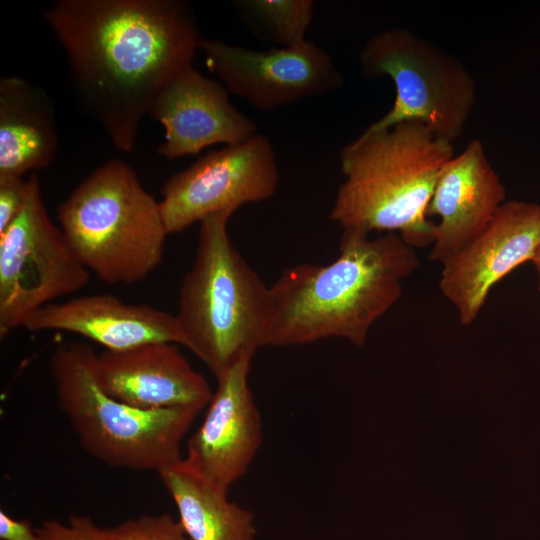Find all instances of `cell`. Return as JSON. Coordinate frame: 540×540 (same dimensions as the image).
<instances>
[{
    "mask_svg": "<svg viewBox=\"0 0 540 540\" xmlns=\"http://www.w3.org/2000/svg\"><path fill=\"white\" fill-rule=\"evenodd\" d=\"M43 19L70 80L116 149L129 153L164 86L192 65L202 37L180 0H58Z\"/></svg>",
    "mask_w": 540,
    "mask_h": 540,
    "instance_id": "6da1fadb",
    "label": "cell"
},
{
    "mask_svg": "<svg viewBox=\"0 0 540 540\" xmlns=\"http://www.w3.org/2000/svg\"><path fill=\"white\" fill-rule=\"evenodd\" d=\"M420 265L398 234L343 230L338 257L327 265L285 269L270 286L267 346L344 338L362 347L374 323L400 299L403 281Z\"/></svg>",
    "mask_w": 540,
    "mask_h": 540,
    "instance_id": "7a4b0ae2",
    "label": "cell"
},
{
    "mask_svg": "<svg viewBox=\"0 0 540 540\" xmlns=\"http://www.w3.org/2000/svg\"><path fill=\"white\" fill-rule=\"evenodd\" d=\"M453 144L419 122L364 130L340 152L344 180L331 219L343 230L398 234L413 248L431 246L435 223L427 207Z\"/></svg>",
    "mask_w": 540,
    "mask_h": 540,
    "instance_id": "3957f363",
    "label": "cell"
},
{
    "mask_svg": "<svg viewBox=\"0 0 540 540\" xmlns=\"http://www.w3.org/2000/svg\"><path fill=\"white\" fill-rule=\"evenodd\" d=\"M222 212L200 222L195 258L185 274L175 317L183 346L217 378L267 346L271 293L233 246Z\"/></svg>",
    "mask_w": 540,
    "mask_h": 540,
    "instance_id": "277c9868",
    "label": "cell"
},
{
    "mask_svg": "<svg viewBox=\"0 0 540 540\" xmlns=\"http://www.w3.org/2000/svg\"><path fill=\"white\" fill-rule=\"evenodd\" d=\"M66 241L88 271L108 284H133L161 263L167 233L160 203L120 159L93 170L59 204Z\"/></svg>",
    "mask_w": 540,
    "mask_h": 540,
    "instance_id": "5b68a950",
    "label": "cell"
},
{
    "mask_svg": "<svg viewBox=\"0 0 540 540\" xmlns=\"http://www.w3.org/2000/svg\"><path fill=\"white\" fill-rule=\"evenodd\" d=\"M95 355L87 343L65 342L48 362L59 408L84 450L111 467L157 473L182 459V440L201 411L146 410L111 397L95 378Z\"/></svg>",
    "mask_w": 540,
    "mask_h": 540,
    "instance_id": "8992f818",
    "label": "cell"
},
{
    "mask_svg": "<svg viewBox=\"0 0 540 540\" xmlns=\"http://www.w3.org/2000/svg\"><path fill=\"white\" fill-rule=\"evenodd\" d=\"M360 65L366 78L387 76L395 86L392 107L365 130L412 121L445 142L460 137L476 102V85L456 57L408 29L391 28L366 42Z\"/></svg>",
    "mask_w": 540,
    "mask_h": 540,
    "instance_id": "52a82bcc",
    "label": "cell"
},
{
    "mask_svg": "<svg viewBox=\"0 0 540 540\" xmlns=\"http://www.w3.org/2000/svg\"><path fill=\"white\" fill-rule=\"evenodd\" d=\"M25 205L0 235V337L40 308L81 290L89 271L50 219L38 175L28 178Z\"/></svg>",
    "mask_w": 540,
    "mask_h": 540,
    "instance_id": "ba28073f",
    "label": "cell"
},
{
    "mask_svg": "<svg viewBox=\"0 0 540 540\" xmlns=\"http://www.w3.org/2000/svg\"><path fill=\"white\" fill-rule=\"evenodd\" d=\"M279 180L273 146L264 135L212 150L164 184L159 203L167 233L266 200L276 192Z\"/></svg>",
    "mask_w": 540,
    "mask_h": 540,
    "instance_id": "9c48e42d",
    "label": "cell"
},
{
    "mask_svg": "<svg viewBox=\"0 0 540 540\" xmlns=\"http://www.w3.org/2000/svg\"><path fill=\"white\" fill-rule=\"evenodd\" d=\"M199 50L207 68L229 93L260 110L315 97L343 84L329 54L315 43L260 51L202 38Z\"/></svg>",
    "mask_w": 540,
    "mask_h": 540,
    "instance_id": "30bf717a",
    "label": "cell"
},
{
    "mask_svg": "<svg viewBox=\"0 0 540 540\" xmlns=\"http://www.w3.org/2000/svg\"><path fill=\"white\" fill-rule=\"evenodd\" d=\"M540 240V205L505 201L486 228L442 265L439 289L462 325L472 324L491 289L525 262Z\"/></svg>",
    "mask_w": 540,
    "mask_h": 540,
    "instance_id": "8fae6325",
    "label": "cell"
},
{
    "mask_svg": "<svg viewBox=\"0 0 540 540\" xmlns=\"http://www.w3.org/2000/svg\"><path fill=\"white\" fill-rule=\"evenodd\" d=\"M250 362L240 360L216 378L205 417L183 458L196 474L225 492L248 471L263 441L261 416L248 382Z\"/></svg>",
    "mask_w": 540,
    "mask_h": 540,
    "instance_id": "7c38bea8",
    "label": "cell"
},
{
    "mask_svg": "<svg viewBox=\"0 0 540 540\" xmlns=\"http://www.w3.org/2000/svg\"><path fill=\"white\" fill-rule=\"evenodd\" d=\"M149 114L164 129L158 153L168 159L195 155L214 144H239L257 134L255 122L231 103L226 87L192 65L164 86Z\"/></svg>",
    "mask_w": 540,
    "mask_h": 540,
    "instance_id": "4fadbf2b",
    "label": "cell"
},
{
    "mask_svg": "<svg viewBox=\"0 0 540 540\" xmlns=\"http://www.w3.org/2000/svg\"><path fill=\"white\" fill-rule=\"evenodd\" d=\"M93 368L99 386L108 395L140 409L185 407L202 411L213 395L206 378L192 368L175 343L105 350L95 355Z\"/></svg>",
    "mask_w": 540,
    "mask_h": 540,
    "instance_id": "5bb4252c",
    "label": "cell"
},
{
    "mask_svg": "<svg viewBox=\"0 0 540 540\" xmlns=\"http://www.w3.org/2000/svg\"><path fill=\"white\" fill-rule=\"evenodd\" d=\"M506 189L482 142L472 140L441 168L427 217L437 216L429 260L442 264L490 223L505 202Z\"/></svg>",
    "mask_w": 540,
    "mask_h": 540,
    "instance_id": "9a60e30c",
    "label": "cell"
},
{
    "mask_svg": "<svg viewBox=\"0 0 540 540\" xmlns=\"http://www.w3.org/2000/svg\"><path fill=\"white\" fill-rule=\"evenodd\" d=\"M29 331L58 330L120 351L148 343L183 345L175 314L147 304H130L111 294H93L48 304L24 323Z\"/></svg>",
    "mask_w": 540,
    "mask_h": 540,
    "instance_id": "2e32d148",
    "label": "cell"
},
{
    "mask_svg": "<svg viewBox=\"0 0 540 540\" xmlns=\"http://www.w3.org/2000/svg\"><path fill=\"white\" fill-rule=\"evenodd\" d=\"M52 102L30 81L0 79V175L23 176L48 167L58 149Z\"/></svg>",
    "mask_w": 540,
    "mask_h": 540,
    "instance_id": "e0dca14e",
    "label": "cell"
},
{
    "mask_svg": "<svg viewBox=\"0 0 540 540\" xmlns=\"http://www.w3.org/2000/svg\"><path fill=\"white\" fill-rule=\"evenodd\" d=\"M190 540H254V514L196 474L182 459L158 472Z\"/></svg>",
    "mask_w": 540,
    "mask_h": 540,
    "instance_id": "ac0fdd59",
    "label": "cell"
},
{
    "mask_svg": "<svg viewBox=\"0 0 540 540\" xmlns=\"http://www.w3.org/2000/svg\"><path fill=\"white\" fill-rule=\"evenodd\" d=\"M235 5L282 47L297 46L307 40L305 33L313 18L311 0H246Z\"/></svg>",
    "mask_w": 540,
    "mask_h": 540,
    "instance_id": "d6986e66",
    "label": "cell"
},
{
    "mask_svg": "<svg viewBox=\"0 0 540 540\" xmlns=\"http://www.w3.org/2000/svg\"><path fill=\"white\" fill-rule=\"evenodd\" d=\"M116 540H190L168 514L141 515L109 528Z\"/></svg>",
    "mask_w": 540,
    "mask_h": 540,
    "instance_id": "ffe728a7",
    "label": "cell"
},
{
    "mask_svg": "<svg viewBox=\"0 0 540 540\" xmlns=\"http://www.w3.org/2000/svg\"><path fill=\"white\" fill-rule=\"evenodd\" d=\"M35 532L38 540H116L109 528H101L91 518L81 515L70 516L67 523L44 520Z\"/></svg>",
    "mask_w": 540,
    "mask_h": 540,
    "instance_id": "44dd1931",
    "label": "cell"
},
{
    "mask_svg": "<svg viewBox=\"0 0 540 540\" xmlns=\"http://www.w3.org/2000/svg\"><path fill=\"white\" fill-rule=\"evenodd\" d=\"M28 179L21 176L0 175V235L22 211L28 194Z\"/></svg>",
    "mask_w": 540,
    "mask_h": 540,
    "instance_id": "7402d4cb",
    "label": "cell"
},
{
    "mask_svg": "<svg viewBox=\"0 0 540 540\" xmlns=\"http://www.w3.org/2000/svg\"><path fill=\"white\" fill-rule=\"evenodd\" d=\"M1 540H38L35 529L26 519L17 520L0 510Z\"/></svg>",
    "mask_w": 540,
    "mask_h": 540,
    "instance_id": "603a6c76",
    "label": "cell"
},
{
    "mask_svg": "<svg viewBox=\"0 0 540 540\" xmlns=\"http://www.w3.org/2000/svg\"><path fill=\"white\" fill-rule=\"evenodd\" d=\"M532 263L534 264V266L540 265V240H539V244H538L537 251L535 254V258Z\"/></svg>",
    "mask_w": 540,
    "mask_h": 540,
    "instance_id": "cb8c5ba5",
    "label": "cell"
},
{
    "mask_svg": "<svg viewBox=\"0 0 540 540\" xmlns=\"http://www.w3.org/2000/svg\"><path fill=\"white\" fill-rule=\"evenodd\" d=\"M535 268H536V271L538 273V288H539V291H540V265L535 266Z\"/></svg>",
    "mask_w": 540,
    "mask_h": 540,
    "instance_id": "d4e9b609",
    "label": "cell"
}]
</instances>
